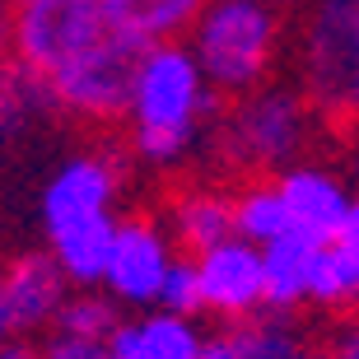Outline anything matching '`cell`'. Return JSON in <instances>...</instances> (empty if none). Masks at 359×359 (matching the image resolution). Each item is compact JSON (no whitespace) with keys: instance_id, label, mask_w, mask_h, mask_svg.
<instances>
[{"instance_id":"obj_1","label":"cell","mask_w":359,"mask_h":359,"mask_svg":"<svg viewBox=\"0 0 359 359\" xmlns=\"http://www.w3.org/2000/svg\"><path fill=\"white\" fill-rule=\"evenodd\" d=\"M224 117V93L201 70L191 42L145 47L131 98V154L145 168H177L201 145L210 121Z\"/></svg>"},{"instance_id":"obj_2","label":"cell","mask_w":359,"mask_h":359,"mask_svg":"<svg viewBox=\"0 0 359 359\" xmlns=\"http://www.w3.org/2000/svg\"><path fill=\"white\" fill-rule=\"evenodd\" d=\"M187 42L205 80L224 98H243L271 84L280 42H285V19L276 0H210Z\"/></svg>"},{"instance_id":"obj_3","label":"cell","mask_w":359,"mask_h":359,"mask_svg":"<svg viewBox=\"0 0 359 359\" xmlns=\"http://www.w3.org/2000/svg\"><path fill=\"white\" fill-rule=\"evenodd\" d=\"M299 89L322 121H359V0H304Z\"/></svg>"},{"instance_id":"obj_4","label":"cell","mask_w":359,"mask_h":359,"mask_svg":"<svg viewBox=\"0 0 359 359\" xmlns=\"http://www.w3.org/2000/svg\"><path fill=\"white\" fill-rule=\"evenodd\" d=\"M318 121V107L308 103L304 89L262 84V89L233 98V107L219 117V135H224V149L238 168L271 173V168H290L313 145Z\"/></svg>"},{"instance_id":"obj_5","label":"cell","mask_w":359,"mask_h":359,"mask_svg":"<svg viewBox=\"0 0 359 359\" xmlns=\"http://www.w3.org/2000/svg\"><path fill=\"white\" fill-rule=\"evenodd\" d=\"M140 56H145L140 42L121 38V33H107L103 42H93L89 52H80L75 61H66L56 75H47L56 107L70 112V117H84V121L131 117Z\"/></svg>"},{"instance_id":"obj_6","label":"cell","mask_w":359,"mask_h":359,"mask_svg":"<svg viewBox=\"0 0 359 359\" xmlns=\"http://www.w3.org/2000/svg\"><path fill=\"white\" fill-rule=\"evenodd\" d=\"M112 33L103 0H42L14 14V61L42 80Z\"/></svg>"},{"instance_id":"obj_7","label":"cell","mask_w":359,"mask_h":359,"mask_svg":"<svg viewBox=\"0 0 359 359\" xmlns=\"http://www.w3.org/2000/svg\"><path fill=\"white\" fill-rule=\"evenodd\" d=\"M135 154L131 149H107V154H70L42 187L38 201V219L42 233L56 238L66 229L84 224V219H98V215H112V201L121 196V182H126V163Z\"/></svg>"},{"instance_id":"obj_8","label":"cell","mask_w":359,"mask_h":359,"mask_svg":"<svg viewBox=\"0 0 359 359\" xmlns=\"http://www.w3.org/2000/svg\"><path fill=\"white\" fill-rule=\"evenodd\" d=\"M182 257L177 238L168 233L163 219L154 215H121L117 224V248H112V266H107L103 290L131 313H149L163 299V280Z\"/></svg>"},{"instance_id":"obj_9","label":"cell","mask_w":359,"mask_h":359,"mask_svg":"<svg viewBox=\"0 0 359 359\" xmlns=\"http://www.w3.org/2000/svg\"><path fill=\"white\" fill-rule=\"evenodd\" d=\"M201 290H205V313L219 322H238L266 313V252L248 238H224L210 252L196 257Z\"/></svg>"},{"instance_id":"obj_10","label":"cell","mask_w":359,"mask_h":359,"mask_svg":"<svg viewBox=\"0 0 359 359\" xmlns=\"http://www.w3.org/2000/svg\"><path fill=\"white\" fill-rule=\"evenodd\" d=\"M0 285H5V304H10V318H14V332L19 336H33V332H52L56 318L66 299L75 294V285L66 280L61 262L47 252H19L0 266Z\"/></svg>"},{"instance_id":"obj_11","label":"cell","mask_w":359,"mask_h":359,"mask_svg":"<svg viewBox=\"0 0 359 359\" xmlns=\"http://www.w3.org/2000/svg\"><path fill=\"white\" fill-rule=\"evenodd\" d=\"M280 191H285V205H290L294 229H304L322 243H336L341 229L350 219V205H355V191L336 173L318 168V163H290L280 168Z\"/></svg>"},{"instance_id":"obj_12","label":"cell","mask_w":359,"mask_h":359,"mask_svg":"<svg viewBox=\"0 0 359 359\" xmlns=\"http://www.w3.org/2000/svg\"><path fill=\"white\" fill-rule=\"evenodd\" d=\"M112 359H201L205 355V332L196 318L168 313V308H149L135 318H121V327L107 341Z\"/></svg>"},{"instance_id":"obj_13","label":"cell","mask_w":359,"mask_h":359,"mask_svg":"<svg viewBox=\"0 0 359 359\" xmlns=\"http://www.w3.org/2000/svg\"><path fill=\"white\" fill-rule=\"evenodd\" d=\"M304 336L290 327V313H257V318L219 322L205 332V355L201 359H299Z\"/></svg>"},{"instance_id":"obj_14","label":"cell","mask_w":359,"mask_h":359,"mask_svg":"<svg viewBox=\"0 0 359 359\" xmlns=\"http://www.w3.org/2000/svg\"><path fill=\"white\" fill-rule=\"evenodd\" d=\"M168 233L177 238L187 257L210 252L215 243L233 238V191H219V187H182L173 201H168Z\"/></svg>"},{"instance_id":"obj_15","label":"cell","mask_w":359,"mask_h":359,"mask_svg":"<svg viewBox=\"0 0 359 359\" xmlns=\"http://www.w3.org/2000/svg\"><path fill=\"white\" fill-rule=\"evenodd\" d=\"M266 252V308L271 313H294L299 304H313V276H318L322 238L290 229L276 243L262 248Z\"/></svg>"},{"instance_id":"obj_16","label":"cell","mask_w":359,"mask_h":359,"mask_svg":"<svg viewBox=\"0 0 359 359\" xmlns=\"http://www.w3.org/2000/svg\"><path fill=\"white\" fill-rule=\"evenodd\" d=\"M210 0H103L112 33L140 42V47H159V42H182L196 28L201 10Z\"/></svg>"},{"instance_id":"obj_17","label":"cell","mask_w":359,"mask_h":359,"mask_svg":"<svg viewBox=\"0 0 359 359\" xmlns=\"http://www.w3.org/2000/svg\"><path fill=\"white\" fill-rule=\"evenodd\" d=\"M117 224L121 215H98V219H84V224L47 238L52 257L61 262V271L75 290H103L107 266H112V248H117Z\"/></svg>"},{"instance_id":"obj_18","label":"cell","mask_w":359,"mask_h":359,"mask_svg":"<svg viewBox=\"0 0 359 359\" xmlns=\"http://www.w3.org/2000/svg\"><path fill=\"white\" fill-rule=\"evenodd\" d=\"M233 229H238V238L257 243V248H266V243H276L280 233L294 229L276 177H252L233 191Z\"/></svg>"},{"instance_id":"obj_19","label":"cell","mask_w":359,"mask_h":359,"mask_svg":"<svg viewBox=\"0 0 359 359\" xmlns=\"http://www.w3.org/2000/svg\"><path fill=\"white\" fill-rule=\"evenodd\" d=\"M313 304L322 308H355L359 304V252L350 243H322L318 276H313Z\"/></svg>"},{"instance_id":"obj_20","label":"cell","mask_w":359,"mask_h":359,"mask_svg":"<svg viewBox=\"0 0 359 359\" xmlns=\"http://www.w3.org/2000/svg\"><path fill=\"white\" fill-rule=\"evenodd\" d=\"M121 327V304L107 290H75L61 308L52 332L84 336V341H112V332Z\"/></svg>"},{"instance_id":"obj_21","label":"cell","mask_w":359,"mask_h":359,"mask_svg":"<svg viewBox=\"0 0 359 359\" xmlns=\"http://www.w3.org/2000/svg\"><path fill=\"white\" fill-rule=\"evenodd\" d=\"M159 308L168 313H182V318H201L205 313V290H201V271H196V257H177L168 280H163V299Z\"/></svg>"},{"instance_id":"obj_22","label":"cell","mask_w":359,"mask_h":359,"mask_svg":"<svg viewBox=\"0 0 359 359\" xmlns=\"http://www.w3.org/2000/svg\"><path fill=\"white\" fill-rule=\"evenodd\" d=\"M42 355L47 359H112L107 355V341H84V336H66L52 332L42 341Z\"/></svg>"},{"instance_id":"obj_23","label":"cell","mask_w":359,"mask_h":359,"mask_svg":"<svg viewBox=\"0 0 359 359\" xmlns=\"http://www.w3.org/2000/svg\"><path fill=\"white\" fill-rule=\"evenodd\" d=\"M327 359H359V318H355V322H346V327L332 336V346H327Z\"/></svg>"},{"instance_id":"obj_24","label":"cell","mask_w":359,"mask_h":359,"mask_svg":"<svg viewBox=\"0 0 359 359\" xmlns=\"http://www.w3.org/2000/svg\"><path fill=\"white\" fill-rule=\"evenodd\" d=\"M24 126H28V117L10 103V98H5V93H0V145H5V140H14Z\"/></svg>"},{"instance_id":"obj_25","label":"cell","mask_w":359,"mask_h":359,"mask_svg":"<svg viewBox=\"0 0 359 359\" xmlns=\"http://www.w3.org/2000/svg\"><path fill=\"white\" fill-rule=\"evenodd\" d=\"M14 14L19 10H14L10 0H0V66L14 56Z\"/></svg>"},{"instance_id":"obj_26","label":"cell","mask_w":359,"mask_h":359,"mask_svg":"<svg viewBox=\"0 0 359 359\" xmlns=\"http://www.w3.org/2000/svg\"><path fill=\"white\" fill-rule=\"evenodd\" d=\"M0 359H47V355H42V346H33L28 336H14V341L0 346Z\"/></svg>"},{"instance_id":"obj_27","label":"cell","mask_w":359,"mask_h":359,"mask_svg":"<svg viewBox=\"0 0 359 359\" xmlns=\"http://www.w3.org/2000/svg\"><path fill=\"white\" fill-rule=\"evenodd\" d=\"M341 243H350L359 252V196H355V205H350V219H346V229H341Z\"/></svg>"},{"instance_id":"obj_28","label":"cell","mask_w":359,"mask_h":359,"mask_svg":"<svg viewBox=\"0 0 359 359\" xmlns=\"http://www.w3.org/2000/svg\"><path fill=\"white\" fill-rule=\"evenodd\" d=\"M14 318H10V304H5V285H0V346H5V341H14Z\"/></svg>"},{"instance_id":"obj_29","label":"cell","mask_w":359,"mask_h":359,"mask_svg":"<svg viewBox=\"0 0 359 359\" xmlns=\"http://www.w3.org/2000/svg\"><path fill=\"white\" fill-rule=\"evenodd\" d=\"M14 10H28V5H42V0H10Z\"/></svg>"},{"instance_id":"obj_30","label":"cell","mask_w":359,"mask_h":359,"mask_svg":"<svg viewBox=\"0 0 359 359\" xmlns=\"http://www.w3.org/2000/svg\"><path fill=\"white\" fill-rule=\"evenodd\" d=\"M299 359H327V355H318V350H304V355H299Z\"/></svg>"},{"instance_id":"obj_31","label":"cell","mask_w":359,"mask_h":359,"mask_svg":"<svg viewBox=\"0 0 359 359\" xmlns=\"http://www.w3.org/2000/svg\"><path fill=\"white\" fill-rule=\"evenodd\" d=\"M276 5H299V0H276Z\"/></svg>"}]
</instances>
